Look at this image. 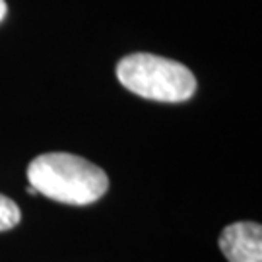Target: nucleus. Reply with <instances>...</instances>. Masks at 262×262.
<instances>
[{"mask_svg": "<svg viewBox=\"0 0 262 262\" xmlns=\"http://www.w3.org/2000/svg\"><path fill=\"white\" fill-rule=\"evenodd\" d=\"M220 249L229 262H262V227L254 222L227 225L220 235Z\"/></svg>", "mask_w": 262, "mask_h": 262, "instance_id": "7ed1b4c3", "label": "nucleus"}, {"mask_svg": "<svg viewBox=\"0 0 262 262\" xmlns=\"http://www.w3.org/2000/svg\"><path fill=\"white\" fill-rule=\"evenodd\" d=\"M117 78L128 92L161 103H181L196 92V78L187 66L150 53L121 58Z\"/></svg>", "mask_w": 262, "mask_h": 262, "instance_id": "f03ea898", "label": "nucleus"}, {"mask_svg": "<svg viewBox=\"0 0 262 262\" xmlns=\"http://www.w3.org/2000/svg\"><path fill=\"white\" fill-rule=\"evenodd\" d=\"M28 181L35 192L70 206L94 204L109 188V177L103 169L64 151L37 156L29 163Z\"/></svg>", "mask_w": 262, "mask_h": 262, "instance_id": "f257e3e1", "label": "nucleus"}, {"mask_svg": "<svg viewBox=\"0 0 262 262\" xmlns=\"http://www.w3.org/2000/svg\"><path fill=\"white\" fill-rule=\"evenodd\" d=\"M6 12H8V6H6V2H4V0H0V21L6 18Z\"/></svg>", "mask_w": 262, "mask_h": 262, "instance_id": "39448f33", "label": "nucleus"}, {"mask_svg": "<svg viewBox=\"0 0 262 262\" xmlns=\"http://www.w3.org/2000/svg\"><path fill=\"white\" fill-rule=\"evenodd\" d=\"M21 220L18 204L12 198L0 194V231H8L12 227H16Z\"/></svg>", "mask_w": 262, "mask_h": 262, "instance_id": "20e7f679", "label": "nucleus"}]
</instances>
